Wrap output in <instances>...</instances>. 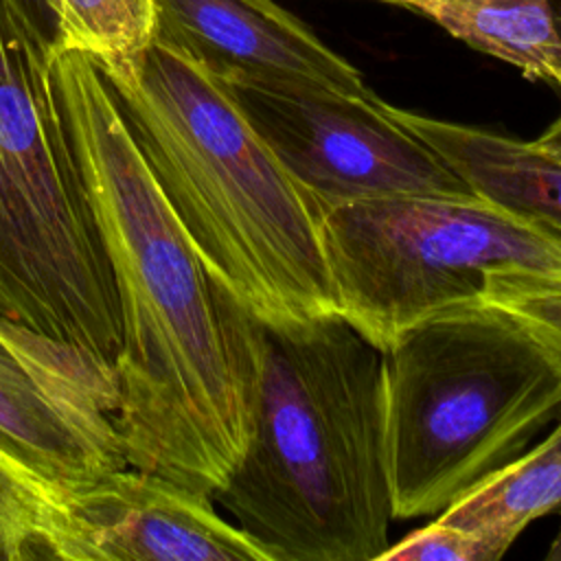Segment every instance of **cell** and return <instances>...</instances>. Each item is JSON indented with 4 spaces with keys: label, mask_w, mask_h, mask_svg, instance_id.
<instances>
[{
    "label": "cell",
    "mask_w": 561,
    "mask_h": 561,
    "mask_svg": "<svg viewBox=\"0 0 561 561\" xmlns=\"http://www.w3.org/2000/svg\"><path fill=\"white\" fill-rule=\"evenodd\" d=\"M57 495L0 445V559H39Z\"/></svg>",
    "instance_id": "15"
},
{
    "label": "cell",
    "mask_w": 561,
    "mask_h": 561,
    "mask_svg": "<svg viewBox=\"0 0 561 561\" xmlns=\"http://www.w3.org/2000/svg\"><path fill=\"white\" fill-rule=\"evenodd\" d=\"M552 9H554V20H557L559 37H561V0H552Z\"/></svg>",
    "instance_id": "20"
},
{
    "label": "cell",
    "mask_w": 561,
    "mask_h": 561,
    "mask_svg": "<svg viewBox=\"0 0 561 561\" xmlns=\"http://www.w3.org/2000/svg\"><path fill=\"white\" fill-rule=\"evenodd\" d=\"M557 511H561V423L530 451H522L476 482L440 511L438 519L508 550L533 519Z\"/></svg>",
    "instance_id": "13"
},
{
    "label": "cell",
    "mask_w": 561,
    "mask_h": 561,
    "mask_svg": "<svg viewBox=\"0 0 561 561\" xmlns=\"http://www.w3.org/2000/svg\"><path fill=\"white\" fill-rule=\"evenodd\" d=\"M156 35L173 42L228 85L373 90L276 0H156Z\"/></svg>",
    "instance_id": "10"
},
{
    "label": "cell",
    "mask_w": 561,
    "mask_h": 561,
    "mask_svg": "<svg viewBox=\"0 0 561 561\" xmlns=\"http://www.w3.org/2000/svg\"><path fill=\"white\" fill-rule=\"evenodd\" d=\"M561 405V368L506 311L447 307L386 348L394 519L438 515L519 456Z\"/></svg>",
    "instance_id": "5"
},
{
    "label": "cell",
    "mask_w": 561,
    "mask_h": 561,
    "mask_svg": "<svg viewBox=\"0 0 561 561\" xmlns=\"http://www.w3.org/2000/svg\"><path fill=\"white\" fill-rule=\"evenodd\" d=\"M337 311L383 351L482 298L493 270L561 278V234L480 197H377L318 213Z\"/></svg>",
    "instance_id": "6"
},
{
    "label": "cell",
    "mask_w": 561,
    "mask_h": 561,
    "mask_svg": "<svg viewBox=\"0 0 561 561\" xmlns=\"http://www.w3.org/2000/svg\"><path fill=\"white\" fill-rule=\"evenodd\" d=\"M114 366L0 313V445L57 497L127 467Z\"/></svg>",
    "instance_id": "8"
},
{
    "label": "cell",
    "mask_w": 561,
    "mask_h": 561,
    "mask_svg": "<svg viewBox=\"0 0 561 561\" xmlns=\"http://www.w3.org/2000/svg\"><path fill=\"white\" fill-rule=\"evenodd\" d=\"M245 116L318 213L377 197H476L375 92L230 85Z\"/></svg>",
    "instance_id": "7"
},
{
    "label": "cell",
    "mask_w": 561,
    "mask_h": 561,
    "mask_svg": "<svg viewBox=\"0 0 561 561\" xmlns=\"http://www.w3.org/2000/svg\"><path fill=\"white\" fill-rule=\"evenodd\" d=\"M99 68L208 272L263 324L340 313L318 208L230 85L158 35Z\"/></svg>",
    "instance_id": "2"
},
{
    "label": "cell",
    "mask_w": 561,
    "mask_h": 561,
    "mask_svg": "<svg viewBox=\"0 0 561 561\" xmlns=\"http://www.w3.org/2000/svg\"><path fill=\"white\" fill-rule=\"evenodd\" d=\"M546 561H561V526H559L554 539L550 541V548L546 552Z\"/></svg>",
    "instance_id": "19"
},
{
    "label": "cell",
    "mask_w": 561,
    "mask_h": 561,
    "mask_svg": "<svg viewBox=\"0 0 561 561\" xmlns=\"http://www.w3.org/2000/svg\"><path fill=\"white\" fill-rule=\"evenodd\" d=\"M504 554L506 550L495 541L436 517L399 543H390L379 561H497Z\"/></svg>",
    "instance_id": "17"
},
{
    "label": "cell",
    "mask_w": 561,
    "mask_h": 561,
    "mask_svg": "<svg viewBox=\"0 0 561 561\" xmlns=\"http://www.w3.org/2000/svg\"><path fill=\"white\" fill-rule=\"evenodd\" d=\"M55 42L110 66L138 55L156 35V0H50Z\"/></svg>",
    "instance_id": "14"
},
{
    "label": "cell",
    "mask_w": 561,
    "mask_h": 561,
    "mask_svg": "<svg viewBox=\"0 0 561 561\" xmlns=\"http://www.w3.org/2000/svg\"><path fill=\"white\" fill-rule=\"evenodd\" d=\"M381 2H390V4H401V7H408V9H414V4L419 0H381Z\"/></svg>",
    "instance_id": "21"
},
{
    "label": "cell",
    "mask_w": 561,
    "mask_h": 561,
    "mask_svg": "<svg viewBox=\"0 0 561 561\" xmlns=\"http://www.w3.org/2000/svg\"><path fill=\"white\" fill-rule=\"evenodd\" d=\"M53 66L118 298L125 460L215 495L252 434L263 322L195 252L96 61L55 42Z\"/></svg>",
    "instance_id": "1"
},
{
    "label": "cell",
    "mask_w": 561,
    "mask_h": 561,
    "mask_svg": "<svg viewBox=\"0 0 561 561\" xmlns=\"http://www.w3.org/2000/svg\"><path fill=\"white\" fill-rule=\"evenodd\" d=\"M414 9L473 50L561 92V37L552 0H419Z\"/></svg>",
    "instance_id": "12"
},
{
    "label": "cell",
    "mask_w": 561,
    "mask_h": 561,
    "mask_svg": "<svg viewBox=\"0 0 561 561\" xmlns=\"http://www.w3.org/2000/svg\"><path fill=\"white\" fill-rule=\"evenodd\" d=\"M39 559L272 561L210 493L129 465L57 500Z\"/></svg>",
    "instance_id": "9"
},
{
    "label": "cell",
    "mask_w": 561,
    "mask_h": 561,
    "mask_svg": "<svg viewBox=\"0 0 561 561\" xmlns=\"http://www.w3.org/2000/svg\"><path fill=\"white\" fill-rule=\"evenodd\" d=\"M482 300L515 318L561 368V278L493 270L486 274Z\"/></svg>",
    "instance_id": "16"
},
{
    "label": "cell",
    "mask_w": 561,
    "mask_h": 561,
    "mask_svg": "<svg viewBox=\"0 0 561 561\" xmlns=\"http://www.w3.org/2000/svg\"><path fill=\"white\" fill-rule=\"evenodd\" d=\"M42 2H44V4H46V7H50V0H42Z\"/></svg>",
    "instance_id": "22"
},
{
    "label": "cell",
    "mask_w": 561,
    "mask_h": 561,
    "mask_svg": "<svg viewBox=\"0 0 561 561\" xmlns=\"http://www.w3.org/2000/svg\"><path fill=\"white\" fill-rule=\"evenodd\" d=\"M535 145L561 160V116L535 140Z\"/></svg>",
    "instance_id": "18"
},
{
    "label": "cell",
    "mask_w": 561,
    "mask_h": 561,
    "mask_svg": "<svg viewBox=\"0 0 561 561\" xmlns=\"http://www.w3.org/2000/svg\"><path fill=\"white\" fill-rule=\"evenodd\" d=\"M394 121L427 142L469 191L522 219L561 234V160L535 140L423 116L386 103Z\"/></svg>",
    "instance_id": "11"
},
{
    "label": "cell",
    "mask_w": 561,
    "mask_h": 561,
    "mask_svg": "<svg viewBox=\"0 0 561 561\" xmlns=\"http://www.w3.org/2000/svg\"><path fill=\"white\" fill-rule=\"evenodd\" d=\"M213 497L272 561H379L394 519L386 351L342 313L263 324L252 434Z\"/></svg>",
    "instance_id": "3"
},
{
    "label": "cell",
    "mask_w": 561,
    "mask_h": 561,
    "mask_svg": "<svg viewBox=\"0 0 561 561\" xmlns=\"http://www.w3.org/2000/svg\"><path fill=\"white\" fill-rule=\"evenodd\" d=\"M53 59L28 0H0V313L114 366L116 287Z\"/></svg>",
    "instance_id": "4"
}]
</instances>
